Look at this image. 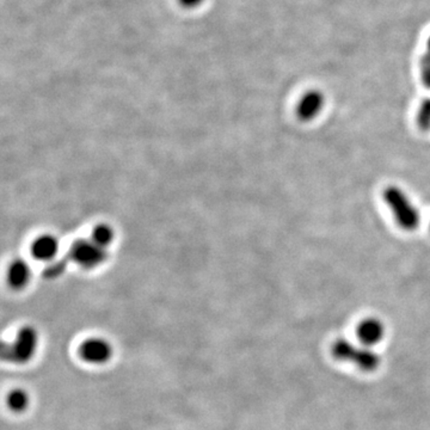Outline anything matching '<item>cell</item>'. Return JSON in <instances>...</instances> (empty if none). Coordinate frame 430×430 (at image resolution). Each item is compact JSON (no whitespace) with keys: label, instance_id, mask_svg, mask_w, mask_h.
I'll return each instance as SVG.
<instances>
[{"label":"cell","instance_id":"obj_6","mask_svg":"<svg viewBox=\"0 0 430 430\" xmlns=\"http://www.w3.org/2000/svg\"><path fill=\"white\" fill-rule=\"evenodd\" d=\"M358 337L365 346H375L385 337V325L378 318H367L358 324Z\"/></svg>","mask_w":430,"mask_h":430},{"label":"cell","instance_id":"obj_9","mask_svg":"<svg viewBox=\"0 0 430 430\" xmlns=\"http://www.w3.org/2000/svg\"><path fill=\"white\" fill-rule=\"evenodd\" d=\"M115 238V232L112 226H109L107 223H98L93 227L91 232V239L93 243L97 244L98 247L107 249L110 244L114 242Z\"/></svg>","mask_w":430,"mask_h":430},{"label":"cell","instance_id":"obj_13","mask_svg":"<svg viewBox=\"0 0 430 430\" xmlns=\"http://www.w3.org/2000/svg\"><path fill=\"white\" fill-rule=\"evenodd\" d=\"M179 4L182 5L185 8H197L202 4L204 0H178Z\"/></svg>","mask_w":430,"mask_h":430},{"label":"cell","instance_id":"obj_7","mask_svg":"<svg viewBox=\"0 0 430 430\" xmlns=\"http://www.w3.org/2000/svg\"><path fill=\"white\" fill-rule=\"evenodd\" d=\"M80 354L89 363H105L112 356V346L104 339H91L83 343Z\"/></svg>","mask_w":430,"mask_h":430},{"label":"cell","instance_id":"obj_10","mask_svg":"<svg viewBox=\"0 0 430 430\" xmlns=\"http://www.w3.org/2000/svg\"><path fill=\"white\" fill-rule=\"evenodd\" d=\"M417 126L421 131H430V98L423 100L417 110Z\"/></svg>","mask_w":430,"mask_h":430},{"label":"cell","instance_id":"obj_2","mask_svg":"<svg viewBox=\"0 0 430 430\" xmlns=\"http://www.w3.org/2000/svg\"><path fill=\"white\" fill-rule=\"evenodd\" d=\"M37 334L32 327L20 331L16 342L1 346V358L10 363H23L32 358L35 351Z\"/></svg>","mask_w":430,"mask_h":430},{"label":"cell","instance_id":"obj_4","mask_svg":"<svg viewBox=\"0 0 430 430\" xmlns=\"http://www.w3.org/2000/svg\"><path fill=\"white\" fill-rule=\"evenodd\" d=\"M325 104V97L318 90H310L299 100L297 115L304 122L315 119L322 112Z\"/></svg>","mask_w":430,"mask_h":430},{"label":"cell","instance_id":"obj_8","mask_svg":"<svg viewBox=\"0 0 430 430\" xmlns=\"http://www.w3.org/2000/svg\"><path fill=\"white\" fill-rule=\"evenodd\" d=\"M6 279L13 289H22L32 279L30 266L24 259H15L8 266Z\"/></svg>","mask_w":430,"mask_h":430},{"label":"cell","instance_id":"obj_5","mask_svg":"<svg viewBox=\"0 0 430 430\" xmlns=\"http://www.w3.org/2000/svg\"><path fill=\"white\" fill-rule=\"evenodd\" d=\"M59 239L56 235L44 233L37 237L32 244V255L41 262H49L59 254Z\"/></svg>","mask_w":430,"mask_h":430},{"label":"cell","instance_id":"obj_3","mask_svg":"<svg viewBox=\"0 0 430 430\" xmlns=\"http://www.w3.org/2000/svg\"><path fill=\"white\" fill-rule=\"evenodd\" d=\"M70 255L73 262L85 269L98 267L107 257L105 249L98 247L91 239H78L72 244Z\"/></svg>","mask_w":430,"mask_h":430},{"label":"cell","instance_id":"obj_1","mask_svg":"<svg viewBox=\"0 0 430 430\" xmlns=\"http://www.w3.org/2000/svg\"><path fill=\"white\" fill-rule=\"evenodd\" d=\"M384 200L393 214L396 223L404 231L412 232L419 226L421 214L403 189L397 185L385 188Z\"/></svg>","mask_w":430,"mask_h":430},{"label":"cell","instance_id":"obj_11","mask_svg":"<svg viewBox=\"0 0 430 430\" xmlns=\"http://www.w3.org/2000/svg\"><path fill=\"white\" fill-rule=\"evenodd\" d=\"M8 404L12 410L22 411L28 405V396L22 390L12 391L8 394Z\"/></svg>","mask_w":430,"mask_h":430},{"label":"cell","instance_id":"obj_12","mask_svg":"<svg viewBox=\"0 0 430 430\" xmlns=\"http://www.w3.org/2000/svg\"><path fill=\"white\" fill-rule=\"evenodd\" d=\"M422 79L426 88L430 89V54L422 60Z\"/></svg>","mask_w":430,"mask_h":430}]
</instances>
